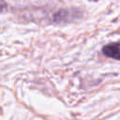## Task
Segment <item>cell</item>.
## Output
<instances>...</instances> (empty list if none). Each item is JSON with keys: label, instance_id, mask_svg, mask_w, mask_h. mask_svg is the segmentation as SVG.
<instances>
[{"label": "cell", "instance_id": "cell-1", "mask_svg": "<svg viewBox=\"0 0 120 120\" xmlns=\"http://www.w3.org/2000/svg\"><path fill=\"white\" fill-rule=\"evenodd\" d=\"M102 53L107 57L120 60V41L104 46L102 48Z\"/></svg>", "mask_w": 120, "mask_h": 120}, {"label": "cell", "instance_id": "cell-2", "mask_svg": "<svg viewBox=\"0 0 120 120\" xmlns=\"http://www.w3.org/2000/svg\"><path fill=\"white\" fill-rule=\"evenodd\" d=\"M6 8H7V4H6L5 0H0V12L3 11Z\"/></svg>", "mask_w": 120, "mask_h": 120}]
</instances>
